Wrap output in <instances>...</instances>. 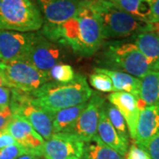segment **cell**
Returning <instances> with one entry per match:
<instances>
[{
	"label": "cell",
	"instance_id": "cell-1",
	"mask_svg": "<svg viewBox=\"0 0 159 159\" xmlns=\"http://www.w3.org/2000/svg\"><path fill=\"white\" fill-rule=\"evenodd\" d=\"M40 33L58 45L86 57L97 53L103 42L99 22L85 0L74 17L58 24L43 23Z\"/></svg>",
	"mask_w": 159,
	"mask_h": 159
},
{
	"label": "cell",
	"instance_id": "cell-2",
	"mask_svg": "<svg viewBox=\"0 0 159 159\" xmlns=\"http://www.w3.org/2000/svg\"><path fill=\"white\" fill-rule=\"evenodd\" d=\"M93 93L85 76L76 74L70 82L59 83L51 80L29 94L37 105L51 114L88 102Z\"/></svg>",
	"mask_w": 159,
	"mask_h": 159
},
{
	"label": "cell",
	"instance_id": "cell-3",
	"mask_svg": "<svg viewBox=\"0 0 159 159\" xmlns=\"http://www.w3.org/2000/svg\"><path fill=\"white\" fill-rule=\"evenodd\" d=\"M101 64L103 68L125 72L142 79L148 74L159 71V61H151L145 57L133 42L115 40L104 44Z\"/></svg>",
	"mask_w": 159,
	"mask_h": 159
},
{
	"label": "cell",
	"instance_id": "cell-4",
	"mask_svg": "<svg viewBox=\"0 0 159 159\" xmlns=\"http://www.w3.org/2000/svg\"><path fill=\"white\" fill-rule=\"evenodd\" d=\"M97 19L103 40L119 39L145 32L148 22L120 10L109 0H85Z\"/></svg>",
	"mask_w": 159,
	"mask_h": 159
},
{
	"label": "cell",
	"instance_id": "cell-5",
	"mask_svg": "<svg viewBox=\"0 0 159 159\" xmlns=\"http://www.w3.org/2000/svg\"><path fill=\"white\" fill-rule=\"evenodd\" d=\"M43 18L34 0H0V29L36 32L43 26Z\"/></svg>",
	"mask_w": 159,
	"mask_h": 159
},
{
	"label": "cell",
	"instance_id": "cell-6",
	"mask_svg": "<svg viewBox=\"0 0 159 159\" xmlns=\"http://www.w3.org/2000/svg\"><path fill=\"white\" fill-rule=\"evenodd\" d=\"M9 106L12 115L27 120L44 141L51 138L53 134L52 116L46 110L37 105L29 93L11 89Z\"/></svg>",
	"mask_w": 159,
	"mask_h": 159
},
{
	"label": "cell",
	"instance_id": "cell-7",
	"mask_svg": "<svg viewBox=\"0 0 159 159\" xmlns=\"http://www.w3.org/2000/svg\"><path fill=\"white\" fill-rule=\"evenodd\" d=\"M0 72L5 75L8 88L28 93L51 81L47 73L40 71L24 60L1 62Z\"/></svg>",
	"mask_w": 159,
	"mask_h": 159
},
{
	"label": "cell",
	"instance_id": "cell-8",
	"mask_svg": "<svg viewBox=\"0 0 159 159\" xmlns=\"http://www.w3.org/2000/svg\"><path fill=\"white\" fill-rule=\"evenodd\" d=\"M62 57V51L58 44L48 40L41 33L35 32L24 61L48 74L55 65L60 63Z\"/></svg>",
	"mask_w": 159,
	"mask_h": 159
},
{
	"label": "cell",
	"instance_id": "cell-9",
	"mask_svg": "<svg viewBox=\"0 0 159 159\" xmlns=\"http://www.w3.org/2000/svg\"><path fill=\"white\" fill-rule=\"evenodd\" d=\"M85 142L70 133H54L44 141L43 157L45 159H81Z\"/></svg>",
	"mask_w": 159,
	"mask_h": 159
},
{
	"label": "cell",
	"instance_id": "cell-10",
	"mask_svg": "<svg viewBox=\"0 0 159 159\" xmlns=\"http://www.w3.org/2000/svg\"><path fill=\"white\" fill-rule=\"evenodd\" d=\"M104 102V99L99 94L93 93L76 122L65 133L73 134L82 142H90L97 134L100 111Z\"/></svg>",
	"mask_w": 159,
	"mask_h": 159
},
{
	"label": "cell",
	"instance_id": "cell-11",
	"mask_svg": "<svg viewBox=\"0 0 159 159\" xmlns=\"http://www.w3.org/2000/svg\"><path fill=\"white\" fill-rule=\"evenodd\" d=\"M6 129L11 134L15 142L25 148L29 155L37 157H43L44 140L27 120L12 115Z\"/></svg>",
	"mask_w": 159,
	"mask_h": 159
},
{
	"label": "cell",
	"instance_id": "cell-12",
	"mask_svg": "<svg viewBox=\"0 0 159 159\" xmlns=\"http://www.w3.org/2000/svg\"><path fill=\"white\" fill-rule=\"evenodd\" d=\"M35 32H17L0 29V56L3 62L24 60Z\"/></svg>",
	"mask_w": 159,
	"mask_h": 159
},
{
	"label": "cell",
	"instance_id": "cell-13",
	"mask_svg": "<svg viewBox=\"0 0 159 159\" xmlns=\"http://www.w3.org/2000/svg\"><path fill=\"white\" fill-rule=\"evenodd\" d=\"M44 23L58 24L74 17L83 0H34Z\"/></svg>",
	"mask_w": 159,
	"mask_h": 159
},
{
	"label": "cell",
	"instance_id": "cell-14",
	"mask_svg": "<svg viewBox=\"0 0 159 159\" xmlns=\"http://www.w3.org/2000/svg\"><path fill=\"white\" fill-rule=\"evenodd\" d=\"M159 134V106L147 105L141 109L134 142L143 149Z\"/></svg>",
	"mask_w": 159,
	"mask_h": 159
},
{
	"label": "cell",
	"instance_id": "cell-15",
	"mask_svg": "<svg viewBox=\"0 0 159 159\" xmlns=\"http://www.w3.org/2000/svg\"><path fill=\"white\" fill-rule=\"evenodd\" d=\"M108 100L109 102L118 109L123 116L127 125L129 138L134 141L137 122L141 111L138 104V99L129 93L116 91L109 95Z\"/></svg>",
	"mask_w": 159,
	"mask_h": 159
},
{
	"label": "cell",
	"instance_id": "cell-16",
	"mask_svg": "<svg viewBox=\"0 0 159 159\" xmlns=\"http://www.w3.org/2000/svg\"><path fill=\"white\" fill-rule=\"evenodd\" d=\"M97 135L105 145L112 148L119 155L125 157L129 148V143L125 142L119 136L118 132L115 130L111 123L110 122L108 117L104 112L103 105L101 109L99 120H98Z\"/></svg>",
	"mask_w": 159,
	"mask_h": 159
},
{
	"label": "cell",
	"instance_id": "cell-17",
	"mask_svg": "<svg viewBox=\"0 0 159 159\" xmlns=\"http://www.w3.org/2000/svg\"><path fill=\"white\" fill-rule=\"evenodd\" d=\"M94 70H97L98 72H101L108 75L112 82L115 92L119 91V92L129 93L139 100L142 80L129 74H126L125 72L117 71V70H111L103 67H97Z\"/></svg>",
	"mask_w": 159,
	"mask_h": 159
},
{
	"label": "cell",
	"instance_id": "cell-18",
	"mask_svg": "<svg viewBox=\"0 0 159 159\" xmlns=\"http://www.w3.org/2000/svg\"><path fill=\"white\" fill-rule=\"evenodd\" d=\"M142 80L138 104L140 110L147 105L159 106V71H155Z\"/></svg>",
	"mask_w": 159,
	"mask_h": 159
},
{
	"label": "cell",
	"instance_id": "cell-19",
	"mask_svg": "<svg viewBox=\"0 0 159 159\" xmlns=\"http://www.w3.org/2000/svg\"><path fill=\"white\" fill-rule=\"evenodd\" d=\"M87 102H88L52 112L51 116H52L53 134L66 132L67 129H69L78 119L80 115L86 107Z\"/></svg>",
	"mask_w": 159,
	"mask_h": 159
},
{
	"label": "cell",
	"instance_id": "cell-20",
	"mask_svg": "<svg viewBox=\"0 0 159 159\" xmlns=\"http://www.w3.org/2000/svg\"><path fill=\"white\" fill-rule=\"evenodd\" d=\"M139 51L151 61L159 60V35L154 32H140L132 36Z\"/></svg>",
	"mask_w": 159,
	"mask_h": 159
},
{
	"label": "cell",
	"instance_id": "cell-21",
	"mask_svg": "<svg viewBox=\"0 0 159 159\" xmlns=\"http://www.w3.org/2000/svg\"><path fill=\"white\" fill-rule=\"evenodd\" d=\"M120 10L140 20L150 23L151 6L149 0H109Z\"/></svg>",
	"mask_w": 159,
	"mask_h": 159
},
{
	"label": "cell",
	"instance_id": "cell-22",
	"mask_svg": "<svg viewBox=\"0 0 159 159\" xmlns=\"http://www.w3.org/2000/svg\"><path fill=\"white\" fill-rule=\"evenodd\" d=\"M81 159H125L112 148L105 145L96 135L90 142H85Z\"/></svg>",
	"mask_w": 159,
	"mask_h": 159
},
{
	"label": "cell",
	"instance_id": "cell-23",
	"mask_svg": "<svg viewBox=\"0 0 159 159\" xmlns=\"http://www.w3.org/2000/svg\"><path fill=\"white\" fill-rule=\"evenodd\" d=\"M103 110L112 126L118 132L119 136L125 142L129 143V134H128L127 125L123 116L119 111V110L110 102L109 103L104 102Z\"/></svg>",
	"mask_w": 159,
	"mask_h": 159
},
{
	"label": "cell",
	"instance_id": "cell-24",
	"mask_svg": "<svg viewBox=\"0 0 159 159\" xmlns=\"http://www.w3.org/2000/svg\"><path fill=\"white\" fill-rule=\"evenodd\" d=\"M49 77L52 81L59 83H67L74 79L76 74L74 68L67 64L57 63L48 72Z\"/></svg>",
	"mask_w": 159,
	"mask_h": 159
},
{
	"label": "cell",
	"instance_id": "cell-25",
	"mask_svg": "<svg viewBox=\"0 0 159 159\" xmlns=\"http://www.w3.org/2000/svg\"><path fill=\"white\" fill-rule=\"evenodd\" d=\"M89 80L90 85L97 91L103 92V93L115 92L112 82L110 79V77L103 73L94 70V73L89 75Z\"/></svg>",
	"mask_w": 159,
	"mask_h": 159
},
{
	"label": "cell",
	"instance_id": "cell-26",
	"mask_svg": "<svg viewBox=\"0 0 159 159\" xmlns=\"http://www.w3.org/2000/svg\"><path fill=\"white\" fill-rule=\"evenodd\" d=\"M24 155H29L28 151L18 143L0 149V159H17Z\"/></svg>",
	"mask_w": 159,
	"mask_h": 159
},
{
	"label": "cell",
	"instance_id": "cell-27",
	"mask_svg": "<svg viewBox=\"0 0 159 159\" xmlns=\"http://www.w3.org/2000/svg\"><path fill=\"white\" fill-rule=\"evenodd\" d=\"M125 159H151L146 149H143L134 142L131 144L125 154Z\"/></svg>",
	"mask_w": 159,
	"mask_h": 159
},
{
	"label": "cell",
	"instance_id": "cell-28",
	"mask_svg": "<svg viewBox=\"0 0 159 159\" xmlns=\"http://www.w3.org/2000/svg\"><path fill=\"white\" fill-rule=\"evenodd\" d=\"M146 150L151 159H159V134L150 141Z\"/></svg>",
	"mask_w": 159,
	"mask_h": 159
},
{
	"label": "cell",
	"instance_id": "cell-29",
	"mask_svg": "<svg viewBox=\"0 0 159 159\" xmlns=\"http://www.w3.org/2000/svg\"><path fill=\"white\" fill-rule=\"evenodd\" d=\"M15 143L17 142H15L13 137L11 136V134L6 130V128L3 130H0V149L6 148Z\"/></svg>",
	"mask_w": 159,
	"mask_h": 159
},
{
	"label": "cell",
	"instance_id": "cell-30",
	"mask_svg": "<svg viewBox=\"0 0 159 159\" xmlns=\"http://www.w3.org/2000/svg\"><path fill=\"white\" fill-rule=\"evenodd\" d=\"M11 100V89L7 87H0V105L8 107Z\"/></svg>",
	"mask_w": 159,
	"mask_h": 159
},
{
	"label": "cell",
	"instance_id": "cell-31",
	"mask_svg": "<svg viewBox=\"0 0 159 159\" xmlns=\"http://www.w3.org/2000/svg\"><path fill=\"white\" fill-rule=\"evenodd\" d=\"M11 117H12V114H11L10 106L5 111L0 112V130H3L6 128L7 125L9 124Z\"/></svg>",
	"mask_w": 159,
	"mask_h": 159
},
{
	"label": "cell",
	"instance_id": "cell-32",
	"mask_svg": "<svg viewBox=\"0 0 159 159\" xmlns=\"http://www.w3.org/2000/svg\"><path fill=\"white\" fill-rule=\"evenodd\" d=\"M151 6L150 23L159 22V0H149Z\"/></svg>",
	"mask_w": 159,
	"mask_h": 159
},
{
	"label": "cell",
	"instance_id": "cell-33",
	"mask_svg": "<svg viewBox=\"0 0 159 159\" xmlns=\"http://www.w3.org/2000/svg\"><path fill=\"white\" fill-rule=\"evenodd\" d=\"M0 87H7L8 88L6 77H5V75L2 74L1 72H0Z\"/></svg>",
	"mask_w": 159,
	"mask_h": 159
},
{
	"label": "cell",
	"instance_id": "cell-34",
	"mask_svg": "<svg viewBox=\"0 0 159 159\" xmlns=\"http://www.w3.org/2000/svg\"><path fill=\"white\" fill-rule=\"evenodd\" d=\"M36 157H34L33 155H24V156H21L17 159H35Z\"/></svg>",
	"mask_w": 159,
	"mask_h": 159
},
{
	"label": "cell",
	"instance_id": "cell-35",
	"mask_svg": "<svg viewBox=\"0 0 159 159\" xmlns=\"http://www.w3.org/2000/svg\"><path fill=\"white\" fill-rule=\"evenodd\" d=\"M1 62H3V61H2V58H1V56H0V63Z\"/></svg>",
	"mask_w": 159,
	"mask_h": 159
},
{
	"label": "cell",
	"instance_id": "cell-36",
	"mask_svg": "<svg viewBox=\"0 0 159 159\" xmlns=\"http://www.w3.org/2000/svg\"><path fill=\"white\" fill-rule=\"evenodd\" d=\"M35 159H42V158H40V157H36V158Z\"/></svg>",
	"mask_w": 159,
	"mask_h": 159
},
{
	"label": "cell",
	"instance_id": "cell-37",
	"mask_svg": "<svg viewBox=\"0 0 159 159\" xmlns=\"http://www.w3.org/2000/svg\"><path fill=\"white\" fill-rule=\"evenodd\" d=\"M158 61H159V60H158Z\"/></svg>",
	"mask_w": 159,
	"mask_h": 159
}]
</instances>
